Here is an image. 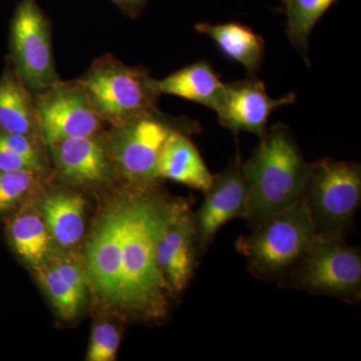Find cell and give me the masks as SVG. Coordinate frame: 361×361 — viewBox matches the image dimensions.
I'll return each mask as SVG.
<instances>
[{
    "mask_svg": "<svg viewBox=\"0 0 361 361\" xmlns=\"http://www.w3.org/2000/svg\"><path fill=\"white\" fill-rule=\"evenodd\" d=\"M283 1H285V0H283Z\"/></svg>",
    "mask_w": 361,
    "mask_h": 361,
    "instance_id": "27",
    "label": "cell"
},
{
    "mask_svg": "<svg viewBox=\"0 0 361 361\" xmlns=\"http://www.w3.org/2000/svg\"><path fill=\"white\" fill-rule=\"evenodd\" d=\"M159 94H171L194 102L216 111L222 103L225 84L209 61H200L155 80Z\"/></svg>",
    "mask_w": 361,
    "mask_h": 361,
    "instance_id": "16",
    "label": "cell"
},
{
    "mask_svg": "<svg viewBox=\"0 0 361 361\" xmlns=\"http://www.w3.org/2000/svg\"><path fill=\"white\" fill-rule=\"evenodd\" d=\"M158 176L203 193L212 184L214 177L193 142L180 130L173 132L164 145L159 157Z\"/></svg>",
    "mask_w": 361,
    "mask_h": 361,
    "instance_id": "15",
    "label": "cell"
},
{
    "mask_svg": "<svg viewBox=\"0 0 361 361\" xmlns=\"http://www.w3.org/2000/svg\"><path fill=\"white\" fill-rule=\"evenodd\" d=\"M0 130L35 139L40 132L37 106L18 73L0 80Z\"/></svg>",
    "mask_w": 361,
    "mask_h": 361,
    "instance_id": "18",
    "label": "cell"
},
{
    "mask_svg": "<svg viewBox=\"0 0 361 361\" xmlns=\"http://www.w3.org/2000/svg\"><path fill=\"white\" fill-rule=\"evenodd\" d=\"M33 269L61 317L66 320L73 319L80 311L85 296L66 283L47 259L42 264L35 266Z\"/></svg>",
    "mask_w": 361,
    "mask_h": 361,
    "instance_id": "22",
    "label": "cell"
},
{
    "mask_svg": "<svg viewBox=\"0 0 361 361\" xmlns=\"http://www.w3.org/2000/svg\"><path fill=\"white\" fill-rule=\"evenodd\" d=\"M295 94L273 99L267 94L262 80L257 78L225 84V94L215 111L220 125L237 135L248 132L263 137L273 111L295 103Z\"/></svg>",
    "mask_w": 361,
    "mask_h": 361,
    "instance_id": "13",
    "label": "cell"
},
{
    "mask_svg": "<svg viewBox=\"0 0 361 361\" xmlns=\"http://www.w3.org/2000/svg\"><path fill=\"white\" fill-rule=\"evenodd\" d=\"M310 168L287 126L277 123L268 129L242 163L248 184L245 220L252 228L302 199Z\"/></svg>",
    "mask_w": 361,
    "mask_h": 361,
    "instance_id": "2",
    "label": "cell"
},
{
    "mask_svg": "<svg viewBox=\"0 0 361 361\" xmlns=\"http://www.w3.org/2000/svg\"><path fill=\"white\" fill-rule=\"evenodd\" d=\"M120 334L111 323H102L92 330L87 360L111 361L116 360L120 346Z\"/></svg>",
    "mask_w": 361,
    "mask_h": 361,
    "instance_id": "24",
    "label": "cell"
},
{
    "mask_svg": "<svg viewBox=\"0 0 361 361\" xmlns=\"http://www.w3.org/2000/svg\"><path fill=\"white\" fill-rule=\"evenodd\" d=\"M130 18H137L146 8L149 0H110Z\"/></svg>",
    "mask_w": 361,
    "mask_h": 361,
    "instance_id": "26",
    "label": "cell"
},
{
    "mask_svg": "<svg viewBox=\"0 0 361 361\" xmlns=\"http://www.w3.org/2000/svg\"><path fill=\"white\" fill-rule=\"evenodd\" d=\"M337 0H285L286 33L291 44L310 66V37L316 23Z\"/></svg>",
    "mask_w": 361,
    "mask_h": 361,
    "instance_id": "21",
    "label": "cell"
},
{
    "mask_svg": "<svg viewBox=\"0 0 361 361\" xmlns=\"http://www.w3.org/2000/svg\"><path fill=\"white\" fill-rule=\"evenodd\" d=\"M280 284L346 302L361 300V254L345 239L316 236L310 248L280 278Z\"/></svg>",
    "mask_w": 361,
    "mask_h": 361,
    "instance_id": "6",
    "label": "cell"
},
{
    "mask_svg": "<svg viewBox=\"0 0 361 361\" xmlns=\"http://www.w3.org/2000/svg\"><path fill=\"white\" fill-rule=\"evenodd\" d=\"M134 187L126 195L120 308L144 319H159L167 312L169 287L157 261V243L173 201Z\"/></svg>",
    "mask_w": 361,
    "mask_h": 361,
    "instance_id": "1",
    "label": "cell"
},
{
    "mask_svg": "<svg viewBox=\"0 0 361 361\" xmlns=\"http://www.w3.org/2000/svg\"><path fill=\"white\" fill-rule=\"evenodd\" d=\"M126 198L116 201L99 218L87 248V280L102 301L120 308Z\"/></svg>",
    "mask_w": 361,
    "mask_h": 361,
    "instance_id": "9",
    "label": "cell"
},
{
    "mask_svg": "<svg viewBox=\"0 0 361 361\" xmlns=\"http://www.w3.org/2000/svg\"><path fill=\"white\" fill-rule=\"evenodd\" d=\"M154 111L116 126L108 141V153L116 170L133 187H155L159 157L175 130H180Z\"/></svg>",
    "mask_w": 361,
    "mask_h": 361,
    "instance_id": "7",
    "label": "cell"
},
{
    "mask_svg": "<svg viewBox=\"0 0 361 361\" xmlns=\"http://www.w3.org/2000/svg\"><path fill=\"white\" fill-rule=\"evenodd\" d=\"M8 236L14 250L32 267L56 252L51 232L37 213L25 211L14 216L9 223Z\"/></svg>",
    "mask_w": 361,
    "mask_h": 361,
    "instance_id": "20",
    "label": "cell"
},
{
    "mask_svg": "<svg viewBox=\"0 0 361 361\" xmlns=\"http://www.w3.org/2000/svg\"><path fill=\"white\" fill-rule=\"evenodd\" d=\"M23 169H30L40 173L32 163L7 148L0 140V171H16L23 170Z\"/></svg>",
    "mask_w": 361,
    "mask_h": 361,
    "instance_id": "25",
    "label": "cell"
},
{
    "mask_svg": "<svg viewBox=\"0 0 361 361\" xmlns=\"http://www.w3.org/2000/svg\"><path fill=\"white\" fill-rule=\"evenodd\" d=\"M205 199L194 214L197 243L205 252L217 233L230 221L245 219L248 205V184L240 154L229 167L214 175L212 184L205 192Z\"/></svg>",
    "mask_w": 361,
    "mask_h": 361,
    "instance_id": "11",
    "label": "cell"
},
{
    "mask_svg": "<svg viewBox=\"0 0 361 361\" xmlns=\"http://www.w3.org/2000/svg\"><path fill=\"white\" fill-rule=\"evenodd\" d=\"M39 174L30 169L0 171V214L13 208L32 189Z\"/></svg>",
    "mask_w": 361,
    "mask_h": 361,
    "instance_id": "23",
    "label": "cell"
},
{
    "mask_svg": "<svg viewBox=\"0 0 361 361\" xmlns=\"http://www.w3.org/2000/svg\"><path fill=\"white\" fill-rule=\"evenodd\" d=\"M85 207L84 199L78 194H51L42 201V218L52 238L59 245L73 246L82 239L85 232Z\"/></svg>",
    "mask_w": 361,
    "mask_h": 361,
    "instance_id": "19",
    "label": "cell"
},
{
    "mask_svg": "<svg viewBox=\"0 0 361 361\" xmlns=\"http://www.w3.org/2000/svg\"><path fill=\"white\" fill-rule=\"evenodd\" d=\"M77 82L99 118L114 127L157 111L160 94L155 80L145 68L123 65L111 56L97 59Z\"/></svg>",
    "mask_w": 361,
    "mask_h": 361,
    "instance_id": "5",
    "label": "cell"
},
{
    "mask_svg": "<svg viewBox=\"0 0 361 361\" xmlns=\"http://www.w3.org/2000/svg\"><path fill=\"white\" fill-rule=\"evenodd\" d=\"M302 200L316 236L345 239L361 202V167L324 158L310 164Z\"/></svg>",
    "mask_w": 361,
    "mask_h": 361,
    "instance_id": "4",
    "label": "cell"
},
{
    "mask_svg": "<svg viewBox=\"0 0 361 361\" xmlns=\"http://www.w3.org/2000/svg\"><path fill=\"white\" fill-rule=\"evenodd\" d=\"M11 26L16 71L25 85L39 94L58 84L51 25L37 0H20Z\"/></svg>",
    "mask_w": 361,
    "mask_h": 361,
    "instance_id": "8",
    "label": "cell"
},
{
    "mask_svg": "<svg viewBox=\"0 0 361 361\" xmlns=\"http://www.w3.org/2000/svg\"><path fill=\"white\" fill-rule=\"evenodd\" d=\"M316 233L302 199L240 237L236 248L254 276L280 280L314 241Z\"/></svg>",
    "mask_w": 361,
    "mask_h": 361,
    "instance_id": "3",
    "label": "cell"
},
{
    "mask_svg": "<svg viewBox=\"0 0 361 361\" xmlns=\"http://www.w3.org/2000/svg\"><path fill=\"white\" fill-rule=\"evenodd\" d=\"M195 28L210 37L226 58L243 66L249 77L257 78L265 54V42L261 35L238 23H202Z\"/></svg>",
    "mask_w": 361,
    "mask_h": 361,
    "instance_id": "17",
    "label": "cell"
},
{
    "mask_svg": "<svg viewBox=\"0 0 361 361\" xmlns=\"http://www.w3.org/2000/svg\"><path fill=\"white\" fill-rule=\"evenodd\" d=\"M196 226L194 213L185 201H173L157 243V261L169 289L184 290L196 266Z\"/></svg>",
    "mask_w": 361,
    "mask_h": 361,
    "instance_id": "12",
    "label": "cell"
},
{
    "mask_svg": "<svg viewBox=\"0 0 361 361\" xmlns=\"http://www.w3.org/2000/svg\"><path fill=\"white\" fill-rule=\"evenodd\" d=\"M59 172L78 184H97L110 178L108 149L96 135L73 137L49 145Z\"/></svg>",
    "mask_w": 361,
    "mask_h": 361,
    "instance_id": "14",
    "label": "cell"
},
{
    "mask_svg": "<svg viewBox=\"0 0 361 361\" xmlns=\"http://www.w3.org/2000/svg\"><path fill=\"white\" fill-rule=\"evenodd\" d=\"M37 94L40 133L49 146L73 137L96 135L101 130L104 121L77 82H59Z\"/></svg>",
    "mask_w": 361,
    "mask_h": 361,
    "instance_id": "10",
    "label": "cell"
}]
</instances>
